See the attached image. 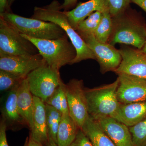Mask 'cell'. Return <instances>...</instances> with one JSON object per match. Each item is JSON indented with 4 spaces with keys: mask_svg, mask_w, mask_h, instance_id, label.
<instances>
[{
    "mask_svg": "<svg viewBox=\"0 0 146 146\" xmlns=\"http://www.w3.org/2000/svg\"><path fill=\"white\" fill-rule=\"evenodd\" d=\"M61 6L58 1L54 0L45 6L35 7L31 18L56 24L65 31L76 51V56L71 65L88 59L96 60L94 52L70 25L65 11H61Z\"/></svg>",
    "mask_w": 146,
    "mask_h": 146,
    "instance_id": "cell-1",
    "label": "cell"
},
{
    "mask_svg": "<svg viewBox=\"0 0 146 146\" xmlns=\"http://www.w3.org/2000/svg\"><path fill=\"white\" fill-rule=\"evenodd\" d=\"M112 17V33L108 43L130 45L142 50L146 41L145 23L138 12L128 7L122 13Z\"/></svg>",
    "mask_w": 146,
    "mask_h": 146,
    "instance_id": "cell-2",
    "label": "cell"
},
{
    "mask_svg": "<svg viewBox=\"0 0 146 146\" xmlns=\"http://www.w3.org/2000/svg\"><path fill=\"white\" fill-rule=\"evenodd\" d=\"M37 48L47 65L57 70L71 65L76 56V51L68 35L55 39H42L21 34Z\"/></svg>",
    "mask_w": 146,
    "mask_h": 146,
    "instance_id": "cell-3",
    "label": "cell"
},
{
    "mask_svg": "<svg viewBox=\"0 0 146 146\" xmlns=\"http://www.w3.org/2000/svg\"><path fill=\"white\" fill-rule=\"evenodd\" d=\"M119 84L118 78L112 83L95 88H85L89 116L98 121L111 117L117 111L120 103L117 97Z\"/></svg>",
    "mask_w": 146,
    "mask_h": 146,
    "instance_id": "cell-4",
    "label": "cell"
},
{
    "mask_svg": "<svg viewBox=\"0 0 146 146\" xmlns=\"http://www.w3.org/2000/svg\"><path fill=\"white\" fill-rule=\"evenodd\" d=\"M6 21L12 25L21 34L42 39H55L67 35L56 24L33 18L23 17L12 12L0 14Z\"/></svg>",
    "mask_w": 146,
    "mask_h": 146,
    "instance_id": "cell-5",
    "label": "cell"
},
{
    "mask_svg": "<svg viewBox=\"0 0 146 146\" xmlns=\"http://www.w3.org/2000/svg\"><path fill=\"white\" fill-rule=\"evenodd\" d=\"M38 53L37 48L31 42L0 17V55H33Z\"/></svg>",
    "mask_w": 146,
    "mask_h": 146,
    "instance_id": "cell-6",
    "label": "cell"
},
{
    "mask_svg": "<svg viewBox=\"0 0 146 146\" xmlns=\"http://www.w3.org/2000/svg\"><path fill=\"white\" fill-rule=\"evenodd\" d=\"M30 90L34 96L46 102L63 82L59 71L47 63L27 76Z\"/></svg>",
    "mask_w": 146,
    "mask_h": 146,
    "instance_id": "cell-7",
    "label": "cell"
},
{
    "mask_svg": "<svg viewBox=\"0 0 146 146\" xmlns=\"http://www.w3.org/2000/svg\"><path fill=\"white\" fill-rule=\"evenodd\" d=\"M84 89L82 80L72 79L65 84L69 115L80 129L89 116Z\"/></svg>",
    "mask_w": 146,
    "mask_h": 146,
    "instance_id": "cell-8",
    "label": "cell"
},
{
    "mask_svg": "<svg viewBox=\"0 0 146 146\" xmlns=\"http://www.w3.org/2000/svg\"><path fill=\"white\" fill-rule=\"evenodd\" d=\"M81 37L95 54L102 74L114 72L117 70L122 60L119 49L108 43L100 42L94 35Z\"/></svg>",
    "mask_w": 146,
    "mask_h": 146,
    "instance_id": "cell-9",
    "label": "cell"
},
{
    "mask_svg": "<svg viewBox=\"0 0 146 146\" xmlns=\"http://www.w3.org/2000/svg\"><path fill=\"white\" fill-rule=\"evenodd\" d=\"M119 50L122 60L114 72L146 80V53L126 45Z\"/></svg>",
    "mask_w": 146,
    "mask_h": 146,
    "instance_id": "cell-10",
    "label": "cell"
},
{
    "mask_svg": "<svg viewBox=\"0 0 146 146\" xmlns=\"http://www.w3.org/2000/svg\"><path fill=\"white\" fill-rule=\"evenodd\" d=\"M46 64L40 53L33 55H0V70L27 77L32 71Z\"/></svg>",
    "mask_w": 146,
    "mask_h": 146,
    "instance_id": "cell-11",
    "label": "cell"
},
{
    "mask_svg": "<svg viewBox=\"0 0 146 146\" xmlns=\"http://www.w3.org/2000/svg\"><path fill=\"white\" fill-rule=\"evenodd\" d=\"M118 76L117 97L120 104L146 101V80L126 75Z\"/></svg>",
    "mask_w": 146,
    "mask_h": 146,
    "instance_id": "cell-12",
    "label": "cell"
},
{
    "mask_svg": "<svg viewBox=\"0 0 146 146\" xmlns=\"http://www.w3.org/2000/svg\"><path fill=\"white\" fill-rule=\"evenodd\" d=\"M19 85L9 91L1 106V119L5 123L7 130L16 131L28 127L25 121L21 116L17 106V92Z\"/></svg>",
    "mask_w": 146,
    "mask_h": 146,
    "instance_id": "cell-13",
    "label": "cell"
},
{
    "mask_svg": "<svg viewBox=\"0 0 146 146\" xmlns=\"http://www.w3.org/2000/svg\"><path fill=\"white\" fill-rule=\"evenodd\" d=\"M97 121L116 146H134L127 126L110 117Z\"/></svg>",
    "mask_w": 146,
    "mask_h": 146,
    "instance_id": "cell-14",
    "label": "cell"
},
{
    "mask_svg": "<svg viewBox=\"0 0 146 146\" xmlns=\"http://www.w3.org/2000/svg\"><path fill=\"white\" fill-rule=\"evenodd\" d=\"M110 11L108 0H89L80 3L75 8L65 11L70 25L75 30L78 24L91 13L99 11L102 13Z\"/></svg>",
    "mask_w": 146,
    "mask_h": 146,
    "instance_id": "cell-15",
    "label": "cell"
},
{
    "mask_svg": "<svg viewBox=\"0 0 146 146\" xmlns=\"http://www.w3.org/2000/svg\"><path fill=\"white\" fill-rule=\"evenodd\" d=\"M33 124L30 134L35 141L46 146L49 140L47 127L46 104L39 98L33 96Z\"/></svg>",
    "mask_w": 146,
    "mask_h": 146,
    "instance_id": "cell-16",
    "label": "cell"
},
{
    "mask_svg": "<svg viewBox=\"0 0 146 146\" xmlns=\"http://www.w3.org/2000/svg\"><path fill=\"white\" fill-rule=\"evenodd\" d=\"M111 117L129 127L136 125L146 119V101L120 104Z\"/></svg>",
    "mask_w": 146,
    "mask_h": 146,
    "instance_id": "cell-17",
    "label": "cell"
},
{
    "mask_svg": "<svg viewBox=\"0 0 146 146\" xmlns=\"http://www.w3.org/2000/svg\"><path fill=\"white\" fill-rule=\"evenodd\" d=\"M17 104L21 116L31 130L33 124L34 100L33 96L30 90L27 77L22 80L18 87Z\"/></svg>",
    "mask_w": 146,
    "mask_h": 146,
    "instance_id": "cell-18",
    "label": "cell"
},
{
    "mask_svg": "<svg viewBox=\"0 0 146 146\" xmlns=\"http://www.w3.org/2000/svg\"><path fill=\"white\" fill-rule=\"evenodd\" d=\"M81 129L93 146H116L98 122L89 116Z\"/></svg>",
    "mask_w": 146,
    "mask_h": 146,
    "instance_id": "cell-19",
    "label": "cell"
},
{
    "mask_svg": "<svg viewBox=\"0 0 146 146\" xmlns=\"http://www.w3.org/2000/svg\"><path fill=\"white\" fill-rule=\"evenodd\" d=\"M80 129L69 114H63L58 130L57 145H70L75 139Z\"/></svg>",
    "mask_w": 146,
    "mask_h": 146,
    "instance_id": "cell-20",
    "label": "cell"
},
{
    "mask_svg": "<svg viewBox=\"0 0 146 146\" xmlns=\"http://www.w3.org/2000/svg\"><path fill=\"white\" fill-rule=\"evenodd\" d=\"M102 16V13L99 11L91 13L88 18L78 24L76 31L81 37L95 34L101 21Z\"/></svg>",
    "mask_w": 146,
    "mask_h": 146,
    "instance_id": "cell-21",
    "label": "cell"
},
{
    "mask_svg": "<svg viewBox=\"0 0 146 146\" xmlns=\"http://www.w3.org/2000/svg\"><path fill=\"white\" fill-rule=\"evenodd\" d=\"M45 104L49 137L52 138L56 143L58 130L63 114L52 106Z\"/></svg>",
    "mask_w": 146,
    "mask_h": 146,
    "instance_id": "cell-22",
    "label": "cell"
},
{
    "mask_svg": "<svg viewBox=\"0 0 146 146\" xmlns=\"http://www.w3.org/2000/svg\"><path fill=\"white\" fill-rule=\"evenodd\" d=\"M65 86V84L63 82L52 96L45 103L54 108L62 114H69Z\"/></svg>",
    "mask_w": 146,
    "mask_h": 146,
    "instance_id": "cell-23",
    "label": "cell"
},
{
    "mask_svg": "<svg viewBox=\"0 0 146 146\" xmlns=\"http://www.w3.org/2000/svg\"><path fill=\"white\" fill-rule=\"evenodd\" d=\"M112 29V17L110 11H105L102 13L101 21L95 32L94 36L100 42L108 43Z\"/></svg>",
    "mask_w": 146,
    "mask_h": 146,
    "instance_id": "cell-24",
    "label": "cell"
},
{
    "mask_svg": "<svg viewBox=\"0 0 146 146\" xmlns=\"http://www.w3.org/2000/svg\"><path fill=\"white\" fill-rule=\"evenodd\" d=\"M25 78L13 73L0 70V90L2 92L10 91L19 85Z\"/></svg>",
    "mask_w": 146,
    "mask_h": 146,
    "instance_id": "cell-25",
    "label": "cell"
},
{
    "mask_svg": "<svg viewBox=\"0 0 146 146\" xmlns=\"http://www.w3.org/2000/svg\"><path fill=\"white\" fill-rule=\"evenodd\" d=\"M129 129L134 146H146V119Z\"/></svg>",
    "mask_w": 146,
    "mask_h": 146,
    "instance_id": "cell-26",
    "label": "cell"
},
{
    "mask_svg": "<svg viewBox=\"0 0 146 146\" xmlns=\"http://www.w3.org/2000/svg\"><path fill=\"white\" fill-rule=\"evenodd\" d=\"M110 12L112 17L122 13L129 7L131 0H108Z\"/></svg>",
    "mask_w": 146,
    "mask_h": 146,
    "instance_id": "cell-27",
    "label": "cell"
},
{
    "mask_svg": "<svg viewBox=\"0 0 146 146\" xmlns=\"http://www.w3.org/2000/svg\"><path fill=\"white\" fill-rule=\"evenodd\" d=\"M68 146H93L89 138L80 129L74 141Z\"/></svg>",
    "mask_w": 146,
    "mask_h": 146,
    "instance_id": "cell-28",
    "label": "cell"
},
{
    "mask_svg": "<svg viewBox=\"0 0 146 146\" xmlns=\"http://www.w3.org/2000/svg\"><path fill=\"white\" fill-rule=\"evenodd\" d=\"M7 130L5 123L1 119L0 121V146H9L7 139L6 133Z\"/></svg>",
    "mask_w": 146,
    "mask_h": 146,
    "instance_id": "cell-29",
    "label": "cell"
},
{
    "mask_svg": "<svg viewBox=\"0 0 146 146\" xmlns=\"http://www.w3.org/2000/svg\"><path fill=\"white\" fill-rule=\"evenodd\" d=\"M78 0H64L61 4V8L64 11H68L74 6L77 2Z\"/></svg>",
    "mask_w": 146,
    "mask_h": 146,
    "instance_id": "cell-30",
    "label": "cell"
},
{
    "mask_svg": "<svg viewBox=\"0 0 146 146\" xmlns=\"http://www.w3.org/2000/svg\"><path fill=\"white\" fill-rule=\"evenodd\" d=\"M7 12H11L9 7L8 0H0V14Z\"/></svg>",
    "mask_w": 146,
    "mask_h": 146,
    "instance_id": "cell-31",
    "label": "cell"
},
{
    "mask_svg": "<svg viewBox=\"0 0 146 146\" xmlns=\"http://www.w3.org/2000/svg\"><path fill=\"white\" fill-rule=\"evenodd\" d=\"M24 146H44L39 142H37L33 138L30 134L27 137Z\"/></svg>",
    "mask_w": 146,
    "mask_h": 146,
    "instance_id": "cell-32",
    "label": "cell"
},
{
    "mask_svg": "<svg viewBox=\"0 0 146 146\" xmlns=\"http://www.w3.org/2000/svg\"><path fill=\"white\" fill-rule=\"evenodd\" d=\"M131 2L137 5L146 12V0H131Z\"/></svg>",
    "mask_w": 146,
    "mask_h": 146,
    "instance_id": "cell-33",
    "label": "cell"
},
{
    "mask_svg": "<svg viewBox=\"0 0 146 146\" xmlns=\"http://www.w3.org/2000/svg\"><path fill=\"white\" fill-rule=\"evenodd\" d=\"M46 146H58L57 144L54 142L52 138L49 137V140L48 143L47 144Z\"/></svg>",
    "mask_w": 146,
    "mask_h": 146,
    "instance_id": "cell-34",
    "label": "cell"
},
{
    "mask_svg": "<svg viewBox=\"0 0 146 146\" xmlns=\"http://www.w3.org/2000/svg\"><path fill=\"white\" fill-rule=\"evenodd\" d=\"M16 0H8V4L9 8L11 9V5Z\"/></svg>",
    "mask_w": 146,
    "mask_h": 146,
    "instance_id": "cell-35",
    "label": "cell"
},
{
    "mask_svg": "<svg viewBox=\"0 0 146 146\" xmlns=\"http://www.w3.org/2000/svg\"><path fill=\"white\" fill-rule=\"evenodd\" d=\"M145 28H146V23L145 25ZM141 50L144 52V53H146V41L145 42V45H144L143 47V48Z\"/></svg>",
    "mask_w": 146,
    "mask_h": 146,
    "instance_id": "cell-36",
    "label": "cell"
}]
</instances>
